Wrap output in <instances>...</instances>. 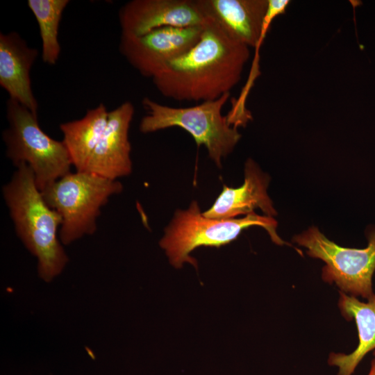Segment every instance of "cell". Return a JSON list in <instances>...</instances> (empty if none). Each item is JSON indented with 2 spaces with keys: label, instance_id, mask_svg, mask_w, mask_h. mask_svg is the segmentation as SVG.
<instances>
[{
  "label": "cell",
  "instance_id": "cell-1",
  "mask_svg": "<svg viewBox=\"0 0 375 375\" xmlns=\"http://www.w3.org/2000/svg\"><path fill=\"white\" fill-rule=\"evenodd\" d=\"M203 28L194 47L151 78L164 97L176 101L215 100L230 93L240 81L249 47L231 38L208 17Z\"/></svg>",
  "mask_w": 375,
  "mask_h": 375
},
{
  "label": "cell",
  "instance_id": "cell-2",
  "mask_svg": "<svg viewBox=\"0 0 375 375\" xmlns=\"http://www.w3.org/2000/svg\"><path fill=\"white\" fill-rule=\"evenodd\" d=\"M15 167L2 188L3 199L17 236L38 260L39 276L50 283L69 262L59 238L62 218L46 203L31 168L24 163Z\"/></svg>",
  "mask_w": 375,
  "mask_h": 375
},
{
  "label": "cell",
  "instance_id": "cell-3",
  "mask_svg": "<svg viewBox=\"0 0 375 375\" xmlns=\"http://www.w3.org/2000/svg\"><path fill=\"white\" fill-rule=\"evenodd\" d=\"M265 228L273 242L287 244L276 233L277 222L269 216L252 212L240 219H217L207 218L201 212L199 203L193 201L186 210H176L165 234L159 242L170 264L181 268L185 262L197 267V261L190 253L201 246L215 247L227 244L235 240L248 227Z\"/></svg>",
  "mask_w": 375,
  "mask_h": 375
},
{
  "label": "cell",
  "instance_id": "cell-4",
  "mask_svg": "<svg viewBox=\"0 0 375 375\" xmlns=\"http://www.w3.org/2000/svg\"><path fill=\"white\" fill-rule=\"evenodd\" d=\"M230 97L226 93L219 98L185 108L160 104L149 97L142 101L147 115L140 121L143 133L177 126L188 132L197 147L203 145L210 159L221 167L222 160L232 152L241 135L237 128L222 115V109Z\"/></svg>",
  "mask_w": 375,
  "mask_h": 375
},
{
  "label": "cell",
  "instance_id": "cell-5",
  "mask_svg": "<svg viewBox=\"0 0 375 375\" xmlns=\"http://www.w3.org/2000/svg\"><path fill=\"white\" fill-rule=\"evenodd\" d=\"M122 190L118 180L76 171L57 180L41 193L48 206L60 215L59 238L62 244L69 245L96 232L101 208Z\"/></svg>",
  "mask_w": 375,
  "mask_h": 375
},
{
  "label": "cell",
  "instance_id": "cell-6",
  "mask_svg": "<svg viewBox=\"0 0 375 375\" xmlns=\"http://www.w3.org/2000/svg\"><path fill=\"white\" fill-rule=\"evenodd\" d=\"M6 117L8 126L2 133L6 156L15 167L24 163L31 168L40 192L71 172L65 144L43 131L37 115L8 98Z\"/></svg>",
  "mask_w": 375,
  "mask_h": 375
},
{
  "label": "cell",
  "instance_id": "cell-7",
  "mask_svg": "<svg viewBox=\"0 0 375 375\" xmlns=\"http://www.w3.org/2000/svg\"><path fill=\"white\" fill-rule=\"evenodd\" d=\"M364 249L342 247L328 240L315 227H310L292 240L307 249V254L325 262L322 280L335 284L340 291L369 299L374 294L372 278L375 272V228L367 234Z\"/></svg>",
  "mask_w": 375,
  "mask_h": 375
},
{
  "label": "cell",
  "instance_id": "cell-8",
  "mask_svg": "<svg viewBox=\"0 0 375 375\" xmlns=\"http://www.w3.org/2000/svg\"><path fill=\"white\" fill-rule=\"evenodd\" d=\"M203 25L167 26L144 35H122L119 51L142 76L152 78L169 62L188 52L200 40Z\"/></svg>",
  "mask_w": 375,
  "mask_h": 375
},
{
  "label": "cell",
  "instance_id": "cell-9",
  "mask_svg": "<svg viewBox=\"0 0 375 375\" xmlns=\"http://www.w3.org/2000/svg\"><path fill=\"white\" fill-rule=\"evenodd\" d=\"M118 15L121 35L131 37L167 26H202L206 21L197 0H132Z\"/></svg>",
  "mask_w": 375,
  "mask_h": 375
},
{
  "label": "cell",
  "instance_id": "cell-10",
  "mask_svg": "<svg viewBox=\"0 0 375 375\" xmlns=\"http://www.w3.org/2000/svg\"><path fill=\"white\" fill-rule=\"evenodd\" d=\"M206 17L233 40L249 47L262 44L271 24L264 22L268 0H197Z\"/></svg>",
  "mask_w": 375,
  "mask_h": 375
},
{
  "label": "cell",
  "instance_id": "cell-11",
  "mask_svg": "<svg viewBox=\"0 0 375 375\" xmlns=\"http://www.w3.org/2000/svg\"><path fill=\"white\" fill-rule=\"evenodd\" d=\"M134 106L125 101L109 111L107 126L85 169L101 177L117 180L132 172L128 131Z\"/></svg>",
  "mask_w": 375,
  "mask_h": 375
},
{
  "label": "cell",
  "instance_id": "cell-12",
  "mask_svg": "<svg viewBox=\"0 0 375 375\" xmlns=\"http://www.w3.org/2000/svg\"><path fill=\"white\" fill-rule=\"evenodd\" d=\"M39 51L15 31L0 34V85L13 99L38 115L30 76Z\"/></svg>",
  "mask_w": 375,
  "mask_h": 375
},
{
  "label": "cell",
  "instance_id": "cell-13",
  "mask_svg": "<svg viewBox=\"0 0 375 375\" xmlns=\"http://www.w3.org/2000/svg\"><path fill=\"white\" fill-rule=\"evenodd\" d=\"M269 181V176L249 158L245 163L243 185L237 188L224 185L212 206L203 215L210 219H234L240 215L254 212L256 208H260L266 216L276 215L267 192Z\"/></svg>",
  "mask_w": 375,
  "mask_h": 375
},
{
  "label": "cell",
  "instance_id": "cell-14",
  "mask_svg": "<svg viewBox=\"0 0 375 375\" xmlns=\"http://www.w3.org/2000/svg\"><path fill=\"white\" fill-rule=\"evenodd\" d=\"M338 306L347 321L354 320L358 343L349 353L332 352L328 365L338 369V375H353L365 356L371 351L375 357V293L366 302L339 291Z\"/></svg>",
  "mask_w": 375,
  "mask_h": 375
},
{
  "label": "cell",
  "instance_id": "cell-15",
  "mask_svg": "<svg viewBox=\"0 0 375 375\" xmlns=\"http://www.w3.org/2000/svg\"><path fill=\"white\" fill-rule=\"evenodd\" d=\"M109 111L101 103L81 119L60 124L62 142L76 171H85L108 124Z\"/></svg>",
  "mask_w": 375,
  "mask_h": 375
},
{
  "label": "cell",
  "instance_id": "cell-16",
  "mask_svg": "<svg viewBox=\"0 0 375 375\" xmlns=\"http://www.w3.org/2000/svg\"><path fill=\"white\" fill-rule=\"evenodd\" d=\"M69 0H28L40 30L42 42V59L45 64L55 65L60 56L58 31L62 13Z\"/></svg>",
  "mask_w": 375,
  "mask_h": 375
},
{
  "label": "cell",
  "instance_id": "cell-17",
  "mask_svg": "<svg viewBox=\"0 0 375 375\" xmlns=\"http://www.w3.org/2000/svg\"><path fill=\"white\" fill-rule=\"evenodd\" d=\"M367 375H375V357L372 360Z\"/></svg>",
  "mask_w": 375,
  "mask_h": 375
}]
</instances>
